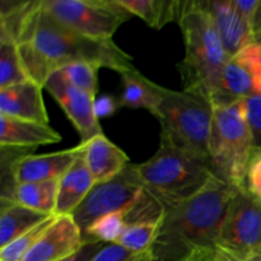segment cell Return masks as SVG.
<instances>
[{"mask_svg":"<svg viewBox=\"0 0 261 261\" xmlns=\"http://www.w3.org/2000/svg\"><path fill=\"white\" fill-rule=\"evenodd\" d=\"M4 33L15 40L31 81L45 87L61 66L87 61L119 74L135 69L133 58L112 40L87 37L48 15L37 2H22L3 18Z\"/></svg>","mask_w":261,"mask_h":261,"instance_id":"cell-1","label":"cell"},{"mask_svg":"<svg viewBox=\"0 0 261 261\" xmlns=\"http://www.w3.org/2000/svg\"><path fill=\"white\" fill-rule=\"evenodd\" d=\"M237 189L214 176L195 196L165 211L152 254L161 261H182L196 252L214 251Z\"/></svg>","mask_w":261,"mask_h":261,"instance_id":"cell-2","label":"cell"},{"mask_svg":"<svg viewBox=\"0 0 261 261\" xmlns=\"http://www.w3.org/2000/svg\"><path fill=\"white\" fill-rule=\"evenodd\" d=\"M185 43V58L177 64L184 91L213 103L227 55L214 20L203 0H185L177 20Z\"/></svg>","mask_w":261,"mask_h":261,"instance_id":"cell-3","label":"cell"},{"mask_svg":"<svg viewBox=\"0 0 261 261\" xmlns=\"http://www.w3.org/2000/svg\"><path fill=\"white\" fill-rule=\"evenodd\" d=\"M145 193L165 211L195 196L214 177L209 163L190 157L161 142L153 157L135 165Z\"/></svg>","mask_w":261,"mask_h":261,"instance_id":"cell-4","label":"cell"},{"mask_svg":"<svg viewBox=\"0 0 261 261\" xmlns=\"http://www.w3.org/2000/svg\"><path fill=\"white\" fill-rule=\"evenodd\" d=\"M153 116L161 124V142L211 165L214 107L199 94L163 87L162 99Z\"/></svg>","mask_w":261,"mask_h":261,"instance_id":"cell-5","label":"cell"},{"mask_svg":"<svg viewBox=\"0 0 261 261\" xmlns=\"http://www.w3.org/2000/svg\"><path fill=\"white\" fill-rule=\"evenodd\" d=\"M213 107L209 143L211 167L214 175L224 182L245 188L250 160L255 150L245 99Z\"/></svg>","mask_w":261,"mask_h":261,"instance_id":"cell-6","label":"cell"},{"mask_svg":"<svg viewBox=\"0 0 261 261\" xmlns=\"http://www.w3.org/2000/svg\"><path fill=\"white\" fill-rule=\"evenodd\" d=\"M42 9L65 27L97 40H112L132 14L116 0H40Z\"/></svg>","mask_w":261,"mask_h":261,"instance_id":"cell-7","label":"cell"},{"mask_svg":"<svg viewBox=\"0 0 261 261\" xmlns=\"http://www.w3.org/2000/svg\"><path fill=\"white\" fill-rule=\"evenodd\" d=\"M143 193L144 188L135 165L130 163L111 180L94 184L71 217L83 233L97 219L129 208Z\"/></svg>","mask_w":261,"mask_h":261,"instance_id":"cell-8","label":"cell"},{"mask_svg":"<svg viewBox=\"0 0 261 261\" xmlns=\"http://www.w3.org/2000/svg\"><path fill=\"white\" fill-rule=\"evenodd\" d=\"M217 247L244 256L261 255V199L246 186L229 201Z\"/></svg>","mask_w":261,"mask_h":261,"instance_id":"cell-9","label":"cell"},{"mask_svg":"<svg viewBox=\"0 0 261 261\" xmlns=\"http://www.w3.org/2000/svg\"><path fill=\"white\" fill-rule=\"evenodd\" d=\"M64 110L68 119L81 135V142H87L93 137L103 134L99 120L94 111V96L69 84L59 71L48 76L45 87Z\"/></svg>","mask_w":261,"mask_h":261,"instance_id":"cell-10","label":"cell"},{"mask_svg":"<svg viewBox=\"0 0 261 261\" xmlns=\"http://www.w3.org/2000/svg\"><path fill=\"white\" fill-rule=\"evenodd\" d=\"M83 246V233L73 217L56 216L22 261H61Z\"/></svg>","mask_w":261,"mask_h":261,"instance_id":"cell-11","label":"cell"},{"mask_svg":"<svg viewBox=\"0 0 261 261\" xmlns=\"http://www.w3.org/2000/svg\"><path fill=\"white\" fill-rule=\"evenodd\" d=\"M81 153V147L47 154H24L10 160L13 178L15 185L30 182L60 180L66 171L73 166Z\"/></svg>","mask_w":261,"mask_h":261,"instance_id":"cell-12","label":"cell"},{"mask_svg":"<svg viewBox=\"0 0 261 261\" xmlns=\"http://www.w3.org/2000/svg\"><path fill=\"white\" fill-rule=\"evenodd\" d=\"M216 24L229 59L239 55L255 41L252 28L234 7L233 0H203Z\"/></svg>","mask_w":261,"mask_h":261,"instance_id":"cell-13","label":"cell"},{"mask_svg":"<svg viewBox=\"0 0 261 261\" xmlns=\"http://www.w3.org/2000/svg\"><path fill=\"white\" fill-rule=\"evenodd\" d=\"M42 86L33 81L0 89V115L27 121L48 124Z\"/></svg>","mask_w":261,"mask_h":261,"instance_id":"cell-14","label":"cell"},{"mask_svg":"<svg viewBox=\"0 0 261 261\" xmlns=\"http://www.w3.org/2000/svg\"><path fill=\"white\" fill-rule=\"evenodd\" d=\"M79 145L96 184L111 180L130 165L126 153L103 134L81 142Z\"/></svg>","mask_w":261,"mask_h":261,"instance_id":"cell-15","label":"cell"},{"mask_svg":"<svg viewBox=\"0 0 261 261\" xmlns=\"http://www.w3.org/2000/svg\"><path fill=\"white\" fill-rule=\"evenodd\" d=\"M61 135L48 124L27 121L0 115V145L31 149L40 145L56 144Z\"/></svg>","mask_w":261,"mask_h":261,"instance_id":"cell-16","label":"cell"},{"mask_svg":"<svg viewBox=\"0 0 261 261\" xmlns=\"http://www.w3.org/2000/svg\"><path fill=\"white\" fill-rule=\"evenodd\" d=\"M94 184L96 181L84 161L81 148V153L75 162L59 180L55 216H71L74 211L81 205L82 201L86 199Z\"/></svg>","mask_w":261,"mask_h":261,"instance_id":"cell-17","label":"cell"},{"mask_svg":"<svg viewBox=\"0 0 261 261\" xmlns=\"http://www.w3.org/2000/svg\"><path fill=\"white\" fill-rule=\"evenodd\" d=\"M54 216L27 208L15 200L2 199L0 204V249Z\"/></svg>","mask_w":261,"mask_h":261,"instance_id":"cell-18","label":"cell"},{"mask_svg":"<svg viewBox=\"0 0 261 261\" xmlns=\"http://www.w3.org/2000/svg\"><path fill=\"white\" fill-rule=\"evenodd\" d=\"M120 75L122 81V93L120 97L121 107L145 109L154 115L162 99L163 87L153 83L137 68Z\"/></svg>","mask_w":261,"mask_h":261,"instance_id":"cell-19","label":"cell"},{"mask_svg":"<svg viewBox=\"0 0 261 261\" xmlns=\"http://www.w3.org/2000/svg\"><path fill=\"white\" fill-rule=\"evenodd\" d=\"M116 3L155 30L170 22H177L182 5V2L177 0H116Z\"/></svg>","mask_w":261,"mask_h":261,"instance_id":"cell-20","label":"cell"},{"mask_svg":"<svg viewBox=\"0 0 261 261\" xmlns=\"http://www.w3.org/2000/svg\"><path fill=\"white\" fill-rule=\"evenodd\" d=\"M59 180L19 184L15 186L14 200L27 208L47 216H55Z\"/></svg>","mask_w":261,"mask_h":261,"instance_id":"cell-21","label":"cell"},{"mask_svg":"<svg viewBox=\"0 0 261 261\" xmlns=\"http://www.w3.org/2000/svg\"><path fill=\"white\" fill-rule=\"evenodd\" d=\"M31 81L23 65L15 40L0 35V89Z\"/></svg>","mask_w":261,"mask_h":261,"instance_id":"cell-22","label":"cell"},{"mask_svg":"<svg viewBox=\"0 0 261 261\" xmlns=\"http://www.w3.org/2000/svg\"><path fill=\"white\" fill-rule=\"evenodd\" d=\"M134 204V203H133ZM132 204V205H133ZM130 208V206H129ZM127 208V209H129ZM125 211L116 212L97 219L83 232L84 244L86 242H105V244H117L122 232L127 227V218Z\"/></svg>","mask_w":261,"mask_h":261,"instance_id":"cell-23","label":"cell"},{"mask_svg":"<svg viewBox=\"0 0 261 261\" xmlns=\"http://www.w3.org/2000/svg\"><path fill=\"white\" fill-rule=\"evenodd\" d=\"M162 218L157 222H142L129 224L122 232L117 244L134 254H144L152 250L160 232Z\"/></svg>","mask_w":261,"mask_h":261,"instance_id":"cell-24","label":"cell"},{"mask_svg":"<svg viewBox=\"0 0 261 261\" xmlns=\"http://www.w3.org/2000/svg\"><path fill=\"white\" fill-rule=\"evenodd\" d=\"M101 66L87 61H76L61 66L56 71L75 88L82 89L87 93L96 96L98 91V70Z\"/></svg>","mask_w":261,"mask_h":261,"instance_id":"cell-25","label":"cell"},{"mask_svg":"<svg viewBox=\"0 0 261 261\" xmlns=\"http://www.w3.org/2000/svg\"><path fill=\"white\" fill-rule=\"evenodd\" d=\"M56 216L51 217L50 219H47L46 222L41 223L40 226L35 227L33 229H31L30 232H27L23 236L18 237L17 240H14L13 242H10L7 246L2 247L0 249V261H22L23 257L27 255V252L30 251L31 247L36 244V241L38 240V237L43 233L46 228H47L48 224L53 222V219Z\"/></svg>","mask_w":261,"mask_h":261,"instance_id":"cell-26","label":"cell"},{"mask_svg":"<svg viewBox=\"0 0 261 261\" xmlns=\"http://www.w3.org/2000/svg\"><path fill=\"white\" fill-rule=\"evenodd\" d=\"M236 56L246 64L254 79L256 96H261V45L259 42H252Z\"/></svg>","mask_w":261,"mask_h":261,"instance_id":"cell-27","label":"cell"},{"mask_svg":"<svg viewBox=\"0 0 261 261\" xmlns=\"http://www.w3.org/2000/svg\"><path fill=\"white\" fill-rule=\"evenodd\" d=\"M247 117L254 135L255 148H261V96H251L245 98Z\"/></svg>","mask_w":261,"mask_h":261,"instance_id":"cell-28","label":"cell"},{"mask_svg":"<svg viewBox=\"0 0 261 261\" xmlns=\"http://www.w3.org/2000/svg\"><path fill=\"white\" fill-rule=\"evenodd\" d=\"M139 255L119 244H105L91 261H134Z\"/></svg>","mask_w":261,"mask_h":261,"instance_id":"cell-29","label":"cell"},{"mask_svg":"<svg viewBox=\"0 0 261 261\" xmlns=\"http://www.w3.org/2000/svg\"><path fill=\"white\" fill-rule=\"evenodd\" d=\"M246 188L261 199V148H255L247 170Z\"/></svg>","mask_w":261,"mask_h":261,"instance_id":"cell-30","label":"cell"},{"mask_svg":"<svg viewBox=\"0 0 261 261\" xmlns=\"http://www.w3.org/2000/svg\"><path fill=\"white\" fill-rule=\"evenodd\" d=\"M121 107L120 99L112 96H102L94 101V111H96L98 120L101 117H109L116 114L117 110Z\"/></svg>","mask_w":261,"mask_h":261,"instance_id":"cell-31","label":"cell"},{"mask_svg":"<svg viewBox=\"0 0 261 261\" xmlns=\"http://www.w3.org/2000/svg\"><path fill=\"white\" fill-rule=\"evenodd\" d=\"M234 7L240 12V14L245 18L250 27L254 31L255 19H256L257 10H259L260 0H233ZM256 41V40H255Z\"/></svg>","mask_w":261,"mask_h":261,"instance_id":"cell-32","label":"cell"},{"mask_svg":"<svg viewBox=\"0 0 261 261\" xmlns=\"http://www.w3.org/2000/svg\"><path fill=\"white\" fill-rule=\"evenodd\" d=\"M103 245L105 242H86L84 246L76 254L71 255V256L61 261H91L94 255L102 249Z\"/></svg>","mask_w":261,"mask_h":261,"instance_id":"cell-33","label":"cell"},{"mask_svg":"<svg viewBox=\"0 0 261 261\" xmlns=\"http://www.w3.org/2000/svg\"><path fill=\"white\" fill-rule=\"evenodd\" d=\"M212 261H261V255L244 256V255L228 251V250L222 249V247H217V249L214 250L213 259H212Z\"/></svg>","mask_w":261,"mask_h":261,"instance_id":"cell-34","label":"cell"},{"mask_svg":"<svg viewBox=\"0 0 261 261\" xmlns=\"http://www.w3.org/2000/svg\"><path fill=\"white\" fill-rule=\"evenodd\" d=\"M213 254L214 251H200L191 255L190 257H188V259L182 261H212V259H213Z\"/></svg>","mask_w":261,"mask_h":261,"instance_id":"cell-35","label":"cell"},{"mask_svg":"<svg viewBox=\"0 0 261 261\" xmlns=\"http://www.w3.org/2000/svg\"><path fill=\"white\" fill-rule=\"evenodd\" d=\"M254 35H255V40L256 41L261 40V0L259 5V10H257V14H256V19H255Z\"/></svg>","mask_w":261,"mask_h":261,"instance_id":"cell-36","label":"cell"},{"mask_svg":"<svg viewBox=\"0 0 261 261\" xmlns=\"http://www.w3.org/2000/svg\"><path fill=\"white\" fill-rule=\"evenodd\" d=\"M134 261H161V260L157 259V257L152 254V251H148V252H144V254L139 255V256H138Z\"/></svg>","mask_w":261,"mask_h":261,"instance_id":"cell-37","label":"cell"},{"mask_svg":"<svg viewBox=\"0 0 261 261\" xmlns=\"http://www.w3.org/2000/svg\"><path fill=\"white\" fill-rule=\"evenodd\" d=\"M256 42H259V43H260V45H261V40H259V41H256Z\"/></svg>","mask_w":261,"mask_h":261,"instance_id":"cell-38","label":"cell"}]
</instances>
